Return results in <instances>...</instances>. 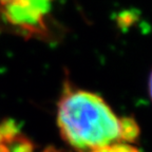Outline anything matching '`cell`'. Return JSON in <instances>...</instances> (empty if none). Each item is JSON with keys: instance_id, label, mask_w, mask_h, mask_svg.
Segmentation results:
<instances>
[{"instance_id": "6da1fadb", "label": "cell", "mask_w": 152, "mask_h": 152, "mask_svg": "<svg viewBox=\"0 0 152 152\" xmlns=\"http://www.w3.org/2000/svg\"><path fill=\"white\" fill-rule=\"evenodd\" d=\"M57 124L72 147L92 151L117 142H129L138 135L132 118L121 117L99 95L66 87L57 108Z\"/></svg>"}, {"instance_id": "8992f818", "label": "cell", "mask_w": 152, "mask_h": 152, "mask_svg": "<svg viewBox=\"0 0 152 152\" xmlns=\"http://www.w3.org/2000/svg\"><path fill=\"white\" fill-rule=\"evenodd\" d=\"M45 152H57V151H54V150H52V149H49V150H45Z\"/></svg>"}, {"instance_id": "5b68a950", "label": "cell", "mask_w": 152, "mask_h": 152, "mask_svg": "<svg viewBox=\"0 0 152 152\" xmlns=\"http://www.w3.org/2000/svg\"><path fill=\"white\" fill-rule=\"evenodd\" d=\"M148 90H149V95L152 99V72H151V74H150L149 81H148Z\"/></svg>"}, {"instance_id": "3957f363", "label": "cell", "mask_w": 152, "mask_h": 152, "mask_svg": "<svg viewBox=\"0 0 152 152\" xmlns=\"http://www.w3.org/2000/svg\"><path fill=\"white\" fill-rule=\"evenodd\" d=\"M32 145L13 121H0V152H31Z\"/></svg>"}, {"instance_id": "277c9868", "label": "cell", "mask_w": 152, "mask_h": 152, "mask_svg": "<svg viewBox=\"0 0 152 152\" xmlns=\"http://www.w3.org/2000/svg\"><path fill=\"white\" fill-rule=\"evenodd\" d=\"M90 152H140L137 148L129 145L127 142H117L113 145L104 146L98 149L92 150Z\"/></svg>"}, {"instance_id": "7a4b0ae2", "label": "cell", "mask_w": 152, "mask_h": 152, "mask_svg": "<svg viewBox=\"0 0 152 152\" xmlns=\"http://www.w3.org/2000/svg\"><path fill=\"white\" fill-rule=\"evenodd\" d=\"M52 0H0V14L7 24L24 37L40 36L47 31L48 12Z\"/></svg>"}]
</instances>
